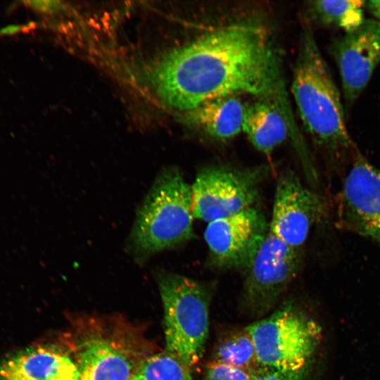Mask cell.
Segmentation results:
<instances>
[{
	"instance_id": "1",
	"label": "cell",
	"mask_w": 380,
	"mask_h": 380,
	"mask_svg": "<svg viewBox=\"0 0 380 380\" xmlns=\"http://www.w3.org/2000/svg\"><path fill=\"white\" fill-rule=\"evenodd\" d=\"M134 73L162 104L182 113L241 94L286 101L279 56L258 25L222 27L143 63Z\"/></svg>"
},
{
	"instance_id": "2",
	"label": "cell",
	"mask_w": 380,
	"mask_h": 380,
	"mask_svg": "<svg viewBox=\"0 0 380 380\" xmlns=\"http://www.w3.org/2000/svg\"><path fill=\"white\" fill-rule=\"evenodd\" d=\"M291 93L307 132L322 149L339 157L354 151L341 96L314 37L303 25Z\"/></svg>"
},
{
	"instance_id": "3",
	"label": "cell",
	"mask_w": 380,
	"mask_h": 380,
	"mask_svg": "<svg viewBox=\"0 0 380 380\" xmlns=\"http://www.w3.org/2000/svg\"><path fill=\"white\" fill-rule=\"evenodd\" d=\"M191 185L177 167L163 169L138 209L131 243L139 258L178 247L194 236Z\"/></svg>"
},
{
	"instance_id": "4",
	"label": "cell",
	"mask_w": 380,
	"mask_h": 380,
	"mask_svg": "<svg viewBox=\"0 0 380 380\" xmlns=\"http://www.w3.org/2000/svg\"><path fill=\"white\" fill-rule=\"evenodd\" d=\"M255 348L260 368L283 380H305L321 340L317 322L290 302L245 328Z\"/></svg>"
},
{
	"instance_id": "5",
	"label": "cell",
	"mask_w": 380,
	"mask_h": 380,
	"mask_svg": "<svg viewBox=\"0 0 380 380\" xmlns=\"http://www.w3.org/2000/svg\"><path fill=\"white\" fill-rule=\"evenodd\" d=\"M158 283L164 312L166 353L190 369L203 355L213 287L165 271L158 274Z\"/></svg>"
},
{
	"instance_id": "6",
	"label": "cell",
	"mask_w": 380,
	"mask_h": 380,
	"mask_svg": "<svg viewBox=\"0 0 380 380\" xmlns=\"http://www.w3.org/2000/svg\"><path fill=\"white\" fill-rule=\"evenodd\" d=\"M267 165L238 167L213 165L201 168L191 185L194 217L208 223L255 207Z\"/></svg>"
},
{
	"instance_id": "7",
	"label": "cell",
	"mask_w": 380,
	"mask_h": 380,
	"mask_svg": "<svg viewBox=\"0 0 380 380\" xmlns=\"http://www.w3.org/2000/svg\"><path fill=\"white\" fill-rule=\"evenodd\" d=\"M270 223L256 207L208 223L206 265L217 270L243 273L266 238Z\"/></svg>"
},
{
	"instance_id": "8",
	"label": "cell",
	"mask_w": 380,
	"mask_h": 380,
	"mask_svg": "<svg viewBox=\"0 0 380 380\" xmlns=\"http://www.w3.org/2000/svg\"><path fill=\"white\" fill-rule=\"evenodd\" d=\"M301 249L285 243L271 232L243 273V298L256 315L272 308L298 274Z\"/></svg>"
},
{
	"instance_id": "9",
	"label": "cell",
	"mask_w": 380,
	"mask_h": 380,
	"mask_svg": "<svg viewBox=\"0 0 380 380\" xmlns=\"http://www.w3.org/2000/svg\"><path fill=\"white\" fill-rule=\"evenodd\" d=\"M329 52L339 72L348 114L380 63V22L365 18L356 29L335 37Z\"/></svg>"
},
{
	"instance_id": "10",
	"label": "cell",
	"mask_w": 380,
	"mask_h": 380,
	"mask_svg": "<svg viewBox=\"0 0 380 380\" xmlns=\"http://www.w3.org/2000/svg\"><path fill=\"white\" fill-rule=\"evenodd\" d=\"M324 211L323 198L304 186L293 171L284 170L276 183L269 231L289 246L301 249Z\"/></svg>"
},
{
	"instance_id": "11",
	"label": "cell",
	"mask_w": 380,
	"mask_h": 380,
	"mask_svg": "<svg viewBox=\"0 0 380 380\" xmlns=\"http://www.w3.org/2000/svg\"><path fill=\"white\" fill-rule=\"evenodd\" d=\"M343 225L380 244V168L356 153L341 194Z\"/></svg>"
},
{
	"instance_id": "12",
	"label": "cell",
	"mask_w": 380,
	"mask_h": 380,
	"mask_svg": "<svg viewBox=\"0 0 380 380\" xmlns=\"http://www.w3.org/2000/svg\"><path fill=\"white\" fill-rule=\"evenodd\" d=\"M77 365L60 350L34 346L0 364V380H78Z\"/></svg>"
},
{
	"instance_id": "13",
	"label": "cell",
	"mask_w": 380,
	"mask_h": 380,
	"mask_svg": "<svg viewBox=\"0 0 380 380\" xmlns=\"http://www.w3.org/2000/svg\"><path fill=\"white\" fill-rule=\"evenodd\" d=\"M247 106L238 96L208 100L183 114L184 120L207 137L227 141L243 132Z\"/></svg>"
},
{
	"instance_id": "14",
	"label": "cell",
	"mask_w": 380,
	"mask_h": 380,
	"mask_svg": "<svg viewBox=\"0 0 380 380\" xmlns=\"http://www.w3.org/2000/svg\"><path fill=\"white\" fill-rule=\"evenodd\" d=\"M284 110L285 104L267 99H259L246 108L243 132L265 155H270L287 138L289 122Z\"/></svg>"
},
{
	"instance_id": "15",
	"label": "cell",
	"mask_w": 380,
	"mask_h": 380,
	"mask_svg": "<svg viewBox=\"0 0 380 380\" xmlns=\"http://www.w3.org/2000/svg\"><path fill=\"white\" fill-rule=\"evenodd\" d=\"M77 367L78 380H131L136 370L124 350L100 338L82 345Z\"/></svg>"
},
{
	"instance_id": "16",
	"label": "cell",
	"mask_w": 380,
	"mask_h": 380,
	"mask_svg": "<svg viewBox=\"0 0 380 380\" xmlns=\"http://www.w3.org/2000/svg\"><path fill=\"white\" fill-rule=\"evenodd\" d=\"M364 1H309L304 5L303 23L311 27L317 26L347 32L364 22Z\"/></svg>"
},
{
	"instance_id": "17",
	"label": "cell",
	"mask_w": 380,
	"mask_h": 380,
	"mask_svg": "<svg viewBox=\"0 0 380 380\" xmlns=\"http://www.w3.org/2000/svg\"><path fill=\"white\" fill-rule=\"evenodd\" d=\"M213 360L252 372L260 368L253 341L246 329L223 339Z\"/></svg>"
},
{
	"instance_id": "18",
	"label": "cell",
	"mask_w": 380,
	"mask_h": 380,
	"mask_svg": "<svg viewBox=\"0 0 380 380\" xmlns=\"http://www.w3.org/2000/svg\"><path fill=\"white\" fill-rule=\"evenodd\" d=\"M131 380H191L189 368L168 354L148 357L136 369Z\"/></svg>"
},
{
	"instance_id": "19",
	"label": "cell",
	"mask_w": 380,
	"mask_h": 380,
	"mask_svg": "<svg viewBox=\"0 0 380 380\" xmlns=\"http://www.w3.org/2000/svg\"><path fill=\"white\" fill-rule=\"evenodd\" d=\"M255 372L213 360L205 367L204 380H251Z\"/></svg>"
},
{
	"instance_id": "20",
	"label": "cell",
	"mask_w": 380,
	"mask_h": 380,
	"mask_svg": "<svg viewBox=\"0 0 380 380\" xmlns=\"http://www.w3.org/2000/svg\"><path fill=\"white\" fill-rule=\"evenodd\" d=\"M27 4L37 11L43 13H53L63 8L61 2L57 1H32Z\"/></svg>"
},
{
	"instance_id": "21",
	"label": "cell",
	"mask_w": 380,
	"mask_h": 380,
	"mask_svg": "<svg viewBox=\"0 0 380 380\" xmlns=\"http://www.w3.org/2000/svg\"><path fill=\"white\" fill-rule=\"evenodd\" d=\"M364 9H366L374 20L380 22V0L364 1Z\"/></svg>"
},
{
	"instance_id": "22",
	"label": "cell",
	"mask_w": 380,
	"mask_h": 380,
	"mask_svg": "<svg viewBox=\"0 0 380 380\" xmlns=\"http://www.w3.org/2000/svg\"><path fill=\"white\" fill-rule=\"evenodd\" d=\"M258 373L260 380H283L277 374L262 368H259Z\"/></svg>"
},
{
	"instance_id": "23",
	"label": "cell",
	"mask_w": 380,
	"mask_h": 380,
	"mask_svg": "<svg viewBox=\"0 0 380 380\" xmlns=\"http://www.w3.org/2000/svg\"><path fill=\"white\" fill-rule=\"evenodd\" d=\"M19 27L18 26H11V27H8L7 28H4L2 30H1V33L2 34H13V33H15L17 32L18 30H19Z\"/></svg>"
}]
</instances>
